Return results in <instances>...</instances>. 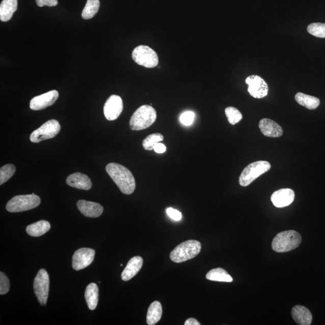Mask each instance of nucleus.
<instances>
[{"label":"nucleus","mask_w":325,"mask_h":325,"mask_svg":"<svg viewBox=\"0 0 325 325\" xmlns=\"http://www.w3.org/2000/svg\"><path fill=\"white\" fill-rule=\"evenodd\" d=\"M207 280L214 281L226 282L231 283L233 278L223 268L219 267L209 271L206 275Z\"/></svg>","instance_id":"393cba45"},{"label":"nucleus","mask_w":325,"mask_h":325,"mask_svg":"<svg viewBox=\"0 0 325 325\" xmlns=\"http://www.w3.org/2000/svg\"><path fill=\"white\" fill-rule=\"evenodd\" d=\"M18 9V0H3L0 5V19L9 21Z\"/></svg>","instance_id":"aec40b11"},{"label":"nucleus","mask_w":325,"mask_h":325,"mask_svg":"<svg viewBox=\"0 0 325 325\" xmlns=\"http://www.w3.org/2000/svg\"><path fill=\"white\" fill-rule=\"evenodd\" d=\"M248 85V92L252 97L261 99L266 97L268 94V87L266 82L260 76L253 75L246 79Z\"/></svg>","instance_id":"9d476101"},{"label":"nucleus","mask_w":325,"mask_h":325,"mask_svg":"<svg viewBox=\"0 0 325 325\" xmlns=\"http://www.w3.org/2000/svg\"><path fill=\"white\" fill-rule=\"evenodd\" d=\"M35 293L40 305L45 306L49 294V275L45 270H39L35 278L33 284Z\"/></svg>","instance_id":"1a4fd4ad"},{"label":"nucleus","mask_w":325,"mask_h":325,"mask_svg":"<svg viewBox=\"0 0 325 325\" xmlns=\"http://www.w3.org/2000/svg\"><path fill=\"white\" fill-rule=\"evenodd\" d=\"M132 58L139 65L147 68H154L158 64L157 53L148 46H137L132 51Z\"/></svg>","instance_id":"0eeeda50"},{"label":"nucleus","mask_w":325,"mask_h":325,"mask_svg":"<svg viewBox=\"0 0 325 325\" xmlns=\"http://www.w3.org/2000/svg\"><path fill=\"white\" fill-rule=\"evenodd\" d=\"M95 252L91 248H81L72 257V267L75 270L84 269L94 260Z\"/></svg>","instance_id":"9b49d317"},{"label":"nucleus","mask_w":325,"mask_h":325,"mask_svg":"<svg viewBox=\"0 0 325 325\" xmlns=\"http://www.w3.org/2000/svg\"><path fill=\"white\" fill-rule=\"evenodd\" d=\"M123 101L118 95H112L106 101L104 106V114L109 121H115L123 111Z\"/></svg>","instance_id":"f8f14e48"},{"label":"nucleus","mask_w":325,"mask_h":325,"mask_svg":"<svg viewBox=\"0 0 325 325\" xmlns=\"http://www.w3.org/2000/svg\"><path fill=\"white\" fill-rule=\"evenodd\" d=\"M195 114L193 112L187 111L183 113L180 117V122L184 125H191L194 121Z\"/></svg>","instance_id":"2f4dec72"},{"label":"nucleus","mask_w":325,"mask_h":325,"mask_svg":"<svg viewBox=\"0 0 325 325\" xmlns=\"http://www.w3.org/2000/svg\"><path fill=\"white\" fill-rule=\"evenodd\" d=\"M294 192L290 188H282L275 192L272 195L271 201L277 208H283L290 205L294 200Z\"/></svg>","instance_id":"4468645a"},{"label":"nucleus","mask_w":325,"mask_h":325,"mask_svg":"<svg viewBox=\"0 0 325 325\" xmlns=\"http://www.w3.org/2000/svg\"><path fill=\"white\" fill-rule=\"evenodd\" d=\"M51 225L48 221H40L29 225L26 228V233L32 237H40L50 230Z\"/></svg>","instance_id":"4be33fe9"},{"label":"nucleus","mask_w":325,"mask_h":325,"mask_svg":"<svg viewBox=\"0 0 325 325\" xmlns=\"http://www.w3.org/2000/svg\"><path fill=\"white\" fill-rule=\"evenodd\" d=\"M162 307L160 302L154 301L148 308L147 322L149 325H154L158 322L162 316Z\"/></svg>","instance_id":"b1692460"},{"label":"nucleus","mask_w":325,"mask_h":325,"mask_svg":"<svg viewBox=\"0 0 325 325\" xmlns=\"http://www.w3.org/2000/svg\"><path fill=\"white\" fill-rule=\"evenodd\" d=\"M66 183L72 187L89 191L92 187V182L87 175L79 173L71 174L66 179Z\"/></svg>","instance_id":"a211bd4d"},{"label":"nucleus","mask_w":325,"mask_h":325,"mask_svg":"<svg viewBox=\"0 0 325 325\" xmlns=\"http://www.w3.org/2000/svg\"><path fill=\"white\" fill-rule=\"evenodd\" d=\"M201 250L200 241L189 240L178 245L170 254V258L175 263H180L197 257Z\"/></svg>","instance_id":"20e7f679"},{"label":"nucleus","mask_w":325,"mask_h":325,"mask_svg":"<svg viewBox=\"0 0 325 325\" xmlns=\"http://www.w3.org/2000/svg\"><path fill=\"white\" fill-rule=\"evenodd\" d=\"M39 7L47 6L49 7L56 6L58 5V0H36Z\"/></svg>","instance_id":"72a5a7b5"},{"label":"nucleus","mask_w":325,"mask_h":325,"mask_svg":"<svg viewBox=\"0 0 325 325\" xmlns=\"http://www.w3.org/2000/svg\"><path fill=\"white\" fill-rule=\"evenodd\" d=\"M295 100L298 104L304 107L309 109V110H314L319 107L320 100L313 96H310L299 92L295 95Z\"/></svg>","instance_id":"5701e85b"},{"label":"nucleus","mask_w":325,"mask_h":325,"mask_svg":"<svg viewBox=\"0 0 325 325\" xmlns=\"http://www.w3.org/2000/svg\"><path fill=\"white\" fill-rule=\"evenodd\" d=\"M185 325H200V323L197 320L194 319V318H190L185 321Z\"/></svg>","instance_id":"c9c22d12"},{"label":"nucleus","mask_w":325,"mask_h":325,"mask_svg":"<svg viewBox=\"0 0 325 325\" xmlns=\"http://www.w3.org/2000/svg\"><path fill=\"white\" fill-rule=\"evenodd\" d=\"M99 297V288L97 284L91 283L86 287L85 298L88 307L91 310H94L97 307Z\"/></svg>","instance_id":"412c9836"},{"label":"nucleus","mask_w":325,"mask_h":325,"mask_svg":"<svg viewBox=\"0 0 325 325\" xmlns=\"http://www.w3.org/2000/svg\"><path fill=\"white\" fill-rule=\"evenodd\" d=\"M16 171V168L12 164L6 165L0 169V184L2 185L8 181Z\"/></svg>","instance_id":"c756f323"},{"label":"nucleus","mask_w":325,"mask_h":325,"mask_svg":"<svg viewBox=\"0 0 325 325\" xmlns=\"http://www.w3.org/2000/svg\"><path fill=\"white\" fill-rule=\"evenodd\" d=\"M259 128L262 133L268 138H279L283 134L281 126L270 119H262L259 122Z\"/></svg>","instance_id":"2eb2a0df"},{"label":"nucleus","mask_w":325,"mask_h":325,"mask_svg":"<svg viewBox=\"0 0 325 325\" xmlns=\"http://www.w3.org/2000/svg\"><path fill=\"white\" fill-rule=\"evenodd\" d=\"M99 6H100L99 0H88L82 13V18L85 19H89L94 17L99 11Z\"/></svg>","instance_id":"a878e982"},{"label":"nucleus","mask_w":325,"mask_h":325,"mask_svg":"<svg viewBox=\"0 0 325 325\" xmlns=\"http://www.w3.org/2000/svg\"><path fill=\"white\" fill-rule=\"evenodd\" d=\"M143 258L141 257L136 256L132 257L128 261L127 266L125 267L124 271L122 272L121 275L122 280L124 281L130 280L140 271L142 266H143Z\"/></svg>","instance_id":"f3484780"},{"label":"nucleus","mask_w":325,"mask_h":325,"mask_svg":"<svg viewBox=\"0 0 325 325\" xmlns=\"http://www.w3.org/2000/svg\"><path fill=\"white\" fill-rule=\"evenodd\" d=\"M77 205L79 211L88 218H98L104 210L102 205L94 202L79 200Z\"/></svg>","instance_id":"dca6fc26"},{"label":"nucleus","mask_w":325,"mask_h":325,"mask_svg":"<svg viewBox=\"0 0 325 325\" xmlns=\"http://www.w3.org/2000/svg\"><path fill=\"white\" fill-rule=\"evenodd\" d=\"M41 199L38 196L31 195L16 196L10 200L6 205V210L11 213H18L32 210L39 206Z\"/></svg>","instance_id":"39448f33"},{"label":"nucleus","mask_w":325,"mask_h":325,"mask_svg":"<svg viewBox=\"0 0 325 325\" xmlns=\"http://www.w3.org/2000/svg\"><path fill=\"white\" fill-rule=\"evenodd\" d=\"M106 172L122 193L130 195L135 191L136 181L131 171L121 165L111 163L106 166Z\"/></svg>","instance_id":"f257e3e1"},{"label":"nucleus","mask_w":325,"mask_h":325,"mask_svg":"<svg viewBox=\"0 0 325 325\" xmlns=\"http://www.w3.org/2000/svg\"><path fill=\"white\" fill-rule=\"evenodd\" d=\"M167 213L172 220L175 221H180L182 220V215L181 212L173 208H168L167 210Z\"/></svg>","instance_id":"473e14b6"},{"label":"nucleus","mask_w":325,"mask_h":325,"mask_svg":"<svg viewBox=\"0 0 325 325\" xmlns=\"http://www.w3.org/2000/svg\"><path fill=\"white\" fill-rule=\"evenodd\" d=\"M121 267H122V266H123V264H121Z\"/></svg>","instance_id":"e433bc0d"},{"label":"nucleus","mask_w":325,"mask_h":325,"mask_svg":"<svg viewBox=\"0 0 325 325\" xmlns=\"http://www.w3.org/2000/svg\"><path fill=\"white\" fill-rule=\"evenodd\" d=\"M301 235L293 230L285 231L278 234L274 238L272 247L277 253H286L300 246Z\"/></svg>","instance_id":"7ed1b4c3"},{"label":"nucleus","mask_w":325,"mask_h":325,"mask_svg":"<svg viewBox=\"0 0 325 325\" xmlns=\"http://www.w3.org/2000/svg\"><path fill=\"white\" fill-rule=\"evenodd\" d=\"M307 31L317 38H325V24L315 22L308 26Z\"/></svg>","instance_id":"cd10ccee"},{"label":"nucleus","mask_w":325,"mask_h":325,"mask_svg":"<svg viewBox=\"0 0 325 325\" xmlns=\"http://www.w3.org/2000/svg\"><path fill=\"white\" fill-rule=\"evenodd\" d=\"M164 140V137L161 134H151L144 139L143 142H142V146H143V148L145 150L151 151L154 150L155 144Z\"/></svg>","instance_id":"bb28decb"},{"label":"nucleus","mask_w":325,"mask_h":325,"mask_svg":"<svg viewBox=\"0 0 325 325\" xmlns=\"http://www.w3.org/2000/svg\"><path fill=\"white\" fill-rule=\"evenodd\" d=\"M157 119V113L151 105H144L138 108L130 121L132 130H145L153 124Z\"/></svg>","instance_id":"f03ea898"},{"label":"nucleus","mask_w":325,"mask_h":325,"mask_svg":"<svg viewBox=\"0 0 325 325\" xmlns=\"http://www.w3.org/2000/svg\"><path fill=\"white\" fill-rule=\"evenodd\" d=\"M271 165L266 161H257L247 166L242 171L239 177V184L247 187L256 180L260 175L269 171Z\"/></svg>","instance_id":"423d86ee"},{"label":"nucleus","mask_w":325,"mask_h":325,"mask_svg":"<svg viewBox=\"0 0 325 325\" xmlns=\"http://www.w3.org/2000/svg\"><path fill=\"white\" fill-rule=\"evenodd\" d=\"M61 126L55 119L46 122L41 127L36 129L31 135V141L33 143H39L47 139L55 138L61 131Z\"/></svg>","instance_id":"6e6552de"},{"label":"nucleus","mask_w":325,"mask_h":325,"mask_svg":"<svg viewBox=\"0 0 325 325\" xmlns=\"http://www.w3.org/2000/svg\"><path fill=\"white\" fill-rule=\"evenodd\" d=\"M10 289V282L6 275L0 273V294L3 295L9 292Z\"/></svg>","instance_id":"7c9ffc66"},{"label":"nucleus","mask_w":325,"mask_h":325,"mask_svg":"<svg viewBox=\"0 0 325 325\" xmlns=\"http://www.w3.org/2000/svg\"><path fill=\"white\" fill-rule=\"evenodd\" d=\"M293 319L298 324L310 325L312 322V314L306 307L296 306L291 310Z\"/></svg>","instance_id":"6ab92c4d"},{"label":"nucleus","mask_w":325,"mask_h":325,"mask_svg":"<svg viewBox=\"0 0 325 325\" xmlns=\"http://www.w3.org/2000/svg\"><path fill=\"white\" fill-rule=\"evenodd\" d=\"M225 115L228 118V121L231 125H235L239 122L243 116L240 112L236 108L233 107H229L225 109Z\"/></svg>","instance_id":"c85d7f7f"},{"label":"nucleus","mask_w":325,"mask_h":325,"mask_svg":"<svg viewBox=\"0 0 325 325\" xmlns=\"http://www.w3.org/2000/svg\"><path fill=\"white\" fill-rule=\"evenodd\" d=\"M154 150L155 152L158 154L164 153V152L167 151V147L164 144L160 143V142H158V143L155 145L154 147Z\"/></svg>","instance_id":"f704fd0d"},{"label":"nucleus","mask_w":325,"mask_h":325,"mask_svg":"<svg viewBox=\"0 0 325 325\" xmlns=\"http://www.w3.org/2000/svg\"><path fill=\"white\" fill-rule=\"evenodd\" d=\"M58 98L59 92L57 91L53 90L45 93L32 99L30 107L33 111L43 110L54 104Z\"/></svg>","instance_id":"ddd939ff"}]
</instances>
